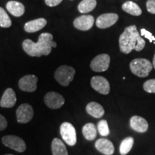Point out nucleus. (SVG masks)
I'll return each mask as SVG.
<instances>
[{"label":"nucleus","mask_w":155,"mask_h":155,"mask_svg":"<svg viewBox=\"0 0 155 155\" xmlns=\"http://www.w3.org/2000/svg\"><path fill=\"white\" fill-rule=\"evenodd\" d=\"M53 37L50 33H42L39 36L38 42H34L30 39L25 40L22 43L25 52L31 57H41L51 53L52 48L57 47L53 40Z\"/></svg>","instance_id":"nucleus-1"},{"label":"nucleus","mask_w":155,"mask_h":155,"mask_svg":"<svg viewBox=\"0 0 155 155\" xmlns=\"http://www.w3.org/2000/svg\"><path fill=\"white\" fill-rule=\"evenodd\" d=\"M119 48L124 54L130 53L133 50L141 51L145 47V41L139 33L136 25H131L125 29L119 37Z\"/></svg>","instance_id":"nucleus-2"},{"label":"nucleus","mask_w":155,"mask_h":155,"mask_svg":"<svg viewBox=\"0 0 155 155\" xmlns=\"http://www.w3.org/2000/svg\"><path fill=\"white\" fill-rule=\"evenodd\" d=\"M152 63L145 58H137L130 63L131 71L137 76L145 78L148 76L152 70Z\"/></svg>","instance_id":"nucleus-3"},{"label":"nucleus","mask_w":155,"mask_h":155,"mask_svg":"<svg viewBox=\"0 0 155 155\" xmlns=\"http://www.w3.org/2000/svg\"><path fill=\"white\" fill-rule=\"evenodd\" d=\"M75 73V71L73 67L62 65L56 70L54 76L61 86H68L73 80Z\"/></svg>","instance_id":"nucleus-4"},{"label":"nucleus","mask_w":155,"mask_h":155,"mask_svg":"<svg viewBox=\"0 0 155 155\" xmlns=\"http://www.w3.org/2000/svg\"><path fill=\"white\" fill-rule=\"evenodd\" d=\"M60 132L62 138L69 146H74L76 144V131L72 124L64 122L60 128Z\"/></svg>","instance_id":"nucleus-5"},{"label":"nucleus","mask_w":155,"mask_h":155,"mask_svg":"<svg viewBox=\"0 0 155 155\" xmlns=\"http://www.w3.org/2000/svg\"><path fill=\"white\" fill-rule=\"evenodd\" d=\"M2 141L6 147L18 152H24L26 150V144L22 138L15 135H7L2 137Z\"/></svg>","instance_id":"nucleus-6"},{"label":"nucleus","mask_w":155,"mask_h":155,"mask_svg":"<svg viewBox=\"0 0 155 155\" xmlns=\"http://www.w3.org/2000/svg\"><path fill=\"white\" fill-rule=\"evenodd\" d=\"M110 60V56L107 54L97 55L91 63V68L95 72H104L109 67Z\"/></svg>","instance_id":"nucleus-7"},{"label":"nucleus","mask_w":155,"mask_h":155,"mask_svg":"<svg viewBox=\"0 0 155 155\" xmlns=\"http://www.w3.org/2000/svg\"><path fill=\"white\" fill-rule=\"evenodd\" d=\"M17 119L19 123L26 124L32 119L34 111L32 106L28 104H23L20 105L16 111Z\"/></svg>","instance_id":"nucleus-8"},{"label":"nucleus","mask_w":155,"mask_h":155,"mask_svg":"<svg viewBox=\"0 0 155 155\" xmlns=\"http://www.w3.org/2000/svg\"><path fill=\"white\" fill-rule=\"evenodd\" d=\"M44 101L48 107L51 109H58L65 104V98L63 96L56 92H48L44 98Z\"/></svg>","instance_id":"nucleus-9"},{"label":"nucleus","mask_w":155,"mask_h":155,"mask_svg":"<svg viewBox=\"0 0 155 155\" xmlns=\"http://www.w3.org/2000/svg\"><path fill=\"white\" fill-rule=\"evenodd\" d=\"M91 85L95 91L100 94L107 95L110 91V85L107 79L103 76H94L91 80Z\"/></svg>","instance_id":"nucleus-10"},{"label":"nucleus","mask_w":155,"mask_h":155,"mask_svg":"<svg viewBox=\"0 0 155 155\" xmlns=\"http://www.w3.org/2000/svg\"><path fill=\"white\" fill-rule=\"evenodd\" d=\"M38 78L35 75H27L19 81V88L26 92H33L37 89Z\"/></svg>","instance_id":"nucleus-11"},{"label":"nucleus","mask_w":155,"mask_h":155,"mask_svg":"<svg viewBox=\"0 0 155 155\" xmlns=\"http://www.w3.org/2000/svg\"><path fill=\"white\" fill-rule=\"evenodd\" d=\"M119 19V16L115 13H106L100 15L97 18L96 25L100 29H106L113 26Z\"/></svg>","instance_id":"nucleus-12"},{"label":"nucleus","mask_w":155,"mask_h":155,"mask_svg":"<svg viewBox=\"0 0 155 155\" xmlns=\"http://www.w3.org/2000/svg\"><path fill=\"white\" fill-rule=\"evenodd\" d=\"M94 24V18L92 15H82V16L77 17L73 22L75 28L82 31L90 30Z\"/></svg>","instance_id":"nucleus-13"},{"label":"nucleus","mask_w":155,"mask_h":155,"mask_svg":"<svg viewBox=\"0 0 155 155\" xmlns=\"http://www.w3.org/2000/svg\"><path fill=\"white\" fill-rule=\"evenodd\" d=\"M96 150L104 155H112L114 152L113 143L107 139L101 138L98 139L95 143Z\"/></svg>","instance_id":"nucleus-14"},{"label":"nucleus","mask_w":155,"mask_h":155,"mask_svg":"<svg viewBox=\"0 0 155 155\" xmlns=\"http://www.w3.org/2000/svg\"><path fill=\"white\" fill-rule=\"evenodd\" d=\"M17 102V97L15 92L12 88H9L4 93L1 101L0 106L3 108H12L15 105Z\"/></svg>","instance_id":"nucleus-15"},{"label":"nucleus","mask_w":155,"mask_h":155,"mask_svg":"<svg viewBox=\"0 0 155 155\" xmlns=\"http://www.w3.org/2000/svg\"><path fill=\"white\" fill-rule=\"evenodd\" d=\"M130 127L133 130L139 133H144L148 130V123L144 118L134 116L130 119Z\"/></svg>","instance_id":"nucleus-16"},{"label":"nucleus","mask_w":155,"mask_h":155,"mask_svg":"<svg viewBox=\"0 0 155 155\" xmlns=\"http://www.w3.org/2000/svg\"><path fill=\"white\" fill-rule=\"evenodd\" d=\"M47 25V20L44 18H39L28 22L25 25V30L29 33L38 32L42 30Z\"/></svg>","instance_id":"nucleus-17"},{"label":"nucleus","mask_w":155,"mask_h":155,"mask_svg":"<svg viewBox=\"0 0 155 155\" xmlns=\"http://www.w3.org/2000/svg\"><path fill=\"white\" fill-rule=\"evenodd\" d=\"M86 111L89 115L96 119H100L104 115V111L103 106L96 102H90L86 106Z\"/></svg>","instance_id":"nucleus-18"},{"label":"nucleus","mask_w":155,"mask_h":155,"mask_svg":"<svg viewBox=\"0 0 155 155\" xmlns=\"http://www.w3.org/2000/svg\"><path fill=\"white\" fill-rule=\"evenodd\" d=\"M7 9L15 17H21L24 15L25 9L22 3L17 1H9L6 5Z\"/></svg>","instance_id":"nucleus-19"},{"label":"nucleus","mask_w":155,"mask_h":155,"mask_svg":"<svg viewBox=\"0 0 155 155\" xmlns=\"http://www.w3.org/2000/svg\"><path fill=\"white\" fill-rule=\"evenodd\" d=\"M51 149L53 155H68L65 145L58 138H55L52 141Z\"/></svg>","instance_id":"nucleus-20"},{"label":"nucleus","mask_w":155,"mask_h":155,"mask_svg":"<svg viewBox=\"0 0 155 155\" xmlns=\"http://www.w3.org/2000/svg\"><path fill=\"white\" fill-rule=\"evenodd\" d=\"M122 9L133 16H139L142 13L139 6L131 1H128L124 3L122 5Z\"/></svg>","instance_id":"nucleus-21"},{"label":"nucleus","mask_w":155,"mask_h":155,"mask_svg":"<svg viewBox=\"0 0 155 155\" xmlns=\"http://www.w3.org/2000/svg\"><path fill=\"white\" fill-rule=\"evenodd\" d=\"M83 137L87 140L92 141L95 139L97 136V128L93 123H88L83 126L82 129Z\"/></svg>","instance_id":"nucleus-22"},{"label":"nucleus","mask_w":155,"mask_h":155,"mask_svg":"<svg viewBox=\"0 0 155 155\" xmlns=\"http://www.w3.org/2000/svg\"><path fill=\"white\" fill-rule=\"evenodd\" d=\"M97 5L96 0H83L78 5V9L81 13L86 14L96 8Z\"/></svg>","instance_id":"nucleus-23"},{"label":"nucleus","mask_w":155,"mask_h":155,"mask_svg":"<svg viewBox=\"0 0 155 155\" xmlns=\"http://www.w3.org/2000/svg\"><path fill=\"white\" fill-rule=\"evenodd\" d=\"M134 144V138L127 137L121 141L119 147V152L121 155H127L130 152Z\"/></svg>","instance_id":"nucleus-24"},{"label":"nucleus","mask_w":155,"mask_h":155,"mask_svg":"<svg viewBox=\"0 0 155 155\" xmlns=\"http://www.w3.org/2000/svg\"><path fill=\"white\" fill-rule=\"evenodd\" d=\"M12 25L11 19L2 7H0V26L4 28H8Z\"/></svg>","instance_id":"nucleus-25"},{"label":"nucleus","mask_w":155,"mask_h":155,"mask_svg":"<svg viewBox=\"0 0 155 155\" xmlns=\"http://www.w3.org/2000/svg\"><path fill=\"white\" fill-rule=\"evenodd\" d=\"M97 129H98V131L100 134L103 137H107L110 134L109 128H108L106 120H101L98 123V125H97Z\"/></svg>","instance_id":"nucleus-26"},{"label":"nucleus","mask_w":155,"mask_h":155,"mask_svg":"<svg viewBox=\"0 0 155 155\" xmlns=\"http://www.w3.org/2000/svg\"><path fill=\"white\" fill-rule=\"evenodd\" d=\"M144 90L150 94H155V79L147 81L143 85Z\"/></svg>","instance_id":"nucleus-27"},{"label":"nucleus","mask_w":155,"mask_h":155,"mask_svg":"<svg viewBox=\"0 0 155 155\" xmlns=\"http://www.w3.org/2000/svg\"><path fill=\"white\" fill-rule=\"evenodd\" d=\"M141 35L144 36L145 38L148 39L149 41L150 42H154L155 44V38L153 36V35L150 32H149L148 30H145V29H141Z\"/></svg>","instance_id":"nucleus-28"},{"label":"nucleus","mask_w":155,"mask_h":155,"mask_svg":"<svg viewBox=\"0 0 155 155\" xmlns=\"http://www.w3.org/2000/svg\"><path fill=\"white\" fill-rule=\"evenodd\" d=\"M146 6L149 12L155 15V0H147Z\"/></svg>","instance_id":"nucleus-29"},{"label":"nucleus","mask_w":155,"mask_h":155,"mask_svg":"<svg viewBox=\"0 0 155 155\" xmlns=\"http://www.w3.org/2000/svg\"><path fill=\"white\" fill-rule=\"evenodd\" d=\"M7 127V121L5 117L0 114V131H3Z\"/></svg>","instance_id":"nucleus-30"},{"label":"nucleus","mask_w":155,"mask_h":155,"mask_svg":"<svg viewBox=\"0 0 155 155\" xmlns=\"http://www.w3.org/2000/svg\"><path fill=\"white\" fill-rule=\"evenodd\" d=\"M45 4L49 7H55L58 5H60L63 0H45Z\"/></svg>","instance_id":"nucleus-31"},{"label":"nucleus","mask_w":155,"mask_h":155,"mask_svg":"<svg viewBox=\"0 0 155 155\" xmlns=\"http://www.w3.org/2000/svg\"><path fill=\"white\" fill-rule=\"evenodd\" d=\"M152 65H153V67H154V68H155V55H154V58H153V63H152Z\"/></svg>","instance_id":"nucleus-32"},{"label":"nucleus","mask_w":155,"mask_h":155,"mask_svg":"<svg viewBox=\"0 0 155 155\" xmlns=\"http://www.w3.org/2000/svg\"><path fill=\"white\" fill-rule=\"evenodd\" d=\"M5 155H14V154H5Z\"/></svg>","instance_id":"nucleus-33"}]
</instances>
